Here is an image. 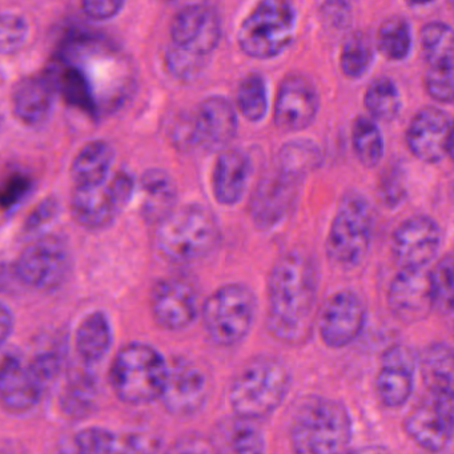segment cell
I'll return each mask as SVG.
<instances>
[{
    "mask_svg": "<svg viewBox=\"0 0 454 454\" xmlns=\"http://www.w3.org/2000/svg\"><path fill=\"white\" fill-rule=\"evenodd\" d=\"M318 272L307 254L288 252L273 264L267 286V329L286 345L305 342L316 323Z\"/></svg>",
    "mask_w": 454,
    "mask_h": 454,
    "instance_id": "1",
    "label": "cell"
},
{
    "mask_svg": "<svg viewBox=\"0 0 454 454\" xmlns=\"http://www.w3.org/2000/svg\"><path fill=\"white\" fill-rule=\"evenodd\" d=\"M352 440V417L340 401L317 395L307 398L292 416L289 441L296 453H342Z\"/></svg>",
    "mask_w": 454,
    "mask_h": 454,
    "instance_id": "2",
    "label": "cell"
},
{
    "mask_svg": "<svg viewBox=\"0 0 454 454\" xmlns=\"http://www.w3.org/2000/svg\"><path fill=\"white\" fill-rule=\"evenodd\" d=\"M222 232L214 212L203 204L176 206L156 223L155 243L164 259L177 264L199 262L219 246Z\"/></svg>",
    "mask_w": 454,
    "mask_h": 454,
    "instance_id": "3",
    "label": "cell"
},
{
    "mask_svg": "<svg viewBox=\"0 0 454 454\" xmlns=\"http://www.w3.org/2000/svg\"><path fill=\"white\" fill-rule=\"evenodd\" d=\"M292 374L280 358L260 356L249 361L232 381L230 406L235 416L243 419H267L288 397Z\"/></svg>",
    "mask_w": 454,
    "mask_h": 454,
    "instance_id": "4",
    "label": "cell"
},
{
    "mask_svg": "<svg viewBox=\"0 0 454 454\" xmlns=\"http://www.w3.org/2000/svg\"><path fill=\"white\" fill-rule=\"evenodd\" d=\"M168 374V363L153 345L129 342L111 366V385L119 400L145 405L160 398Z\"/></svg>",
    "mask_w": 454,
    "mask_h": 454,
    "instance_id": "5",
    "label": "cell"
},
{
    "mask_svg": "<svg viewBox=\"0 0 454 454\" xmlns=\"http://www.w3.org/2000/svg\"><path fill=\"white\" fill-rule=\"evenodd\" d=\"M373 236V211L365 196L347 192L332 219L325 239L329 262L340 270L360 267L368 256Z\"/></svg>",
    "mask_w": 454,
    "mask_h": 454,
    "instance_id": "6",
    "label": "cell"
},
{
    "mask_svg": "<svg viewBox=\"0 0 454 454\" xmlns=\"http://www.w3.org/2000/svg\"><path fill=\"white\" fill-rule=\"evenodd\" d=\"M200 313L204 331L214 344L235 347L254 328L257 297L246 284L227 283L204 300Z\"/></svg>",
    "mask_w": 454,
    "mask_h": 454,
    "instance_id": "7",
    "label": "cell"
},
{
    "mask_svg": "<svg viewBox=\"0 0 454 454\" xmlns=\"http://www.w3.org/2000/svg\"><path fill=\"white\" fill-rule=\"evenodd\" d=\"M296 12L291 0H259L238 31L247 57L268 60L283 54L294 38Z\"/></svg>",
    "mask_w": 454,
    "mask_h": 454,
    "instance_id": "8",
    "label": "cell"
},
{
    "mask_svg": "<svg viewBox=\"0 0 454 454\" xmlns=\"http://www.w3.org/2000/svg\"><path fill=\"white\" fill-rule=\"evenodd\" d=\"M238 129V115L230 100L223 97H208L188 121L176 124L172 140L182 151L198 147L219 151L232 142Z\"/></svg>",
    "mask_w": 454,
    "mask_h": 454,
    "instance_id": "9",
    "label": "cell"
},
{
    "mask_svg": "<svg viewBox=\"0 0 454 454\" xmlns=\"http://www.w3.org/2000/svg\"><path fill=\"white\" fill-rule=\"evenodd\" d=\"M71 257L62 239L42 236L28 244L15 262L17 278L36 291H54L70 272Z\"/></svg>",
    "mask_w": 454,
    "mask_h": 454,
    "instance_id": "10",
    "label": "cell"
},
{
    "mask_svg": "<svg viewBox=\"0 0 454 454\" xmlns=\"http://www.w3.org/2000/svg\"><path fill=\"white\" fill-rule=\"evenodd\" d=\"M403 430L424 450L432 453L446 450L453 440V392H429L425 400L406 414Z\"/></svg>",
    "mask_w": 454,
    "mask_h": 454,
    "instance_id": "11",
    "label": "cell"
},
{
    "mask_svg": "<svg viewBox=\"0 0 454 454\" xmlns=\"http://www.w3.org/2000/svg\"><path fill=\"white\" fill-rule=\"evenodd\" d=\"M368 308L357 292H334L316 316L321 342L329 349H342L353 344L365 329Z\"/></svg>",
    "mask_w": 454,
    "mask_h": 454,
    "instance_id": "12",
    "label": "cell"
},
{
    "mask_svg": "<svg viewBox=\"0 0 454 454\" xmlns=\"http://www.w3.org/2000/svg\"><path fill=\"white\" fill-rule=\"evenodd\" d=\"M302 182L276 167L260 180L249 200L252 224L259 231H272L294 211Z\"/></svg>",
    "mask_w": 454,
    "mask_h": 454,
    "instance_id": "13",
    "label": "cell"
},
{
    "mask_svg": "<svg viewBox=\"0 0 454 454\" xmlns=\"http://www.w3.org/2000/svg\"><path fill=\"white\" fill-rule=\"evenodd\" d=\"M387 307L395 320L414 325L434 309L432 275L427 268H401L387 288Z\"/></svg>",
    "mask_w": 454,
    "mask_h": 454,
    "instance_id": "14",
    "label": "cell"
},
{
    "mask_svg": "<svg viewBox=\"0 0 454 454\" xmlns=\"http://www.w3.org/2000/svg\"><path fill=\"white\" fill-rule=\"evenodd\" d=\"M442 240L437 220L416 215L397 225L390 240V251L401 268H427L437 257Z\"/></svg>",
    "mask_w": 454,
    "mask_h": 454,
    "instance_id": "15",
    "label": "cell"
},
{
    "mask_svg": "<svg viewBox=\"0 0 454 454\" xmlns=\"http://www.w3.org/2000/svg\"><path fill=\"white\" fill-rule=\"evenodd\" d=\"M406 145L414 158L437 164L453 153L450 116L437 107H425L416 114L406 131Z\"/></svg>",
    "mask_w": 454,
    "mask_h": 454,
    "instance_id": "16",
    "label": "cell"
},
{
    "mask_svg": "<svg viewBox=\"0 0 454 454\" xmlns=\"http://www.w3.org/2000/svg\"><path fill=\"white\" fill-rule=\"evenodd\" d=\"M151 310L160 328L167 331L190 328L200 312L198 292L184 278H161L151 292Z\"/></svg>",
    "mask_w": 454,
    "mask_h": 454,
    "instance_id": "17",
    "label": "cell"
},
{
    "mask_svg": "<svg viewBox=\"0 0 454 454\" xmlns=\"http://www.w3.org/2000/svg\"><path fill=\"white\" fill-rule=\"evenodd\" d=\"M208 395V376L200 366L184 358L168 364L166 385L159 398L167 411L174 416H192L203 408Z\"/></svg>",
    "mask_w": 454,
    "mask_h": 454,
    "instance_id": "18",
    "label": "cell"
},
{
    "mask_svg": "<svg viewBox=\"0 0 454 454\" xmlns=\"http://www.w3.org/2000/svg\"><path fill=\"white\" fill-rule=\"evenodd\" d=\"M417 368L419 356L408 345H393L382 353L376 392L385 408L400 409L411 400Z\"/></svg>",
    "mask_w": 454,
    "mask_h": 454,
    "instance_id": "19",
    "label": "cell"
},
{
    "mask_svg": "<svg viewBox=\"0 0 454 454\" xmlns=\"http://www.w3.org/2000/svg\"><path fill=\"white\" fill-rule=\"evenodd\" d=\"M318 108L315 84L305 76L289 75L278 86L273 121L281 131H302L315 121Z\"/></svg>",
    "mask_w": 454,
    "mask_h": 454,
    "instance_id": "20",
    "label": "cell"
},
{
    "mask_svg": "<svg viewBox=\"0 0 454 454\" xmlns=\"http://www.w3.org/2000/svg\"><path fill=\"white\" fill-rule=\"evenodd\" d=\"M222 36L217 12L203 4H191L175 15L171 23L172 46L211 58Z\"/></svg>",
    "mask_w": 454,
    "mask_h": 454,
    "instance_id": "21",
    "label": "cell"
},
{
    "mask_svg": "<svg viewBox=\"0 0 454 454\" xmlns=\"http://www.w3.org/2000/svg\"><path fill=\"white\" fill-rule=\"evenodd\" d=\"M47 387L28 361L17 356L0 360V403L12 413H26L41 403Z\"/></svg>",
    "mask_w": 454,
    "mask_h": 454,
    "instance_id": "22",
    "label": "cell"
},
{
    "mask_svg": "<svg viewBox=\"0 0 454 454\" xmlns=\"http://www.w3.org/2000/svg\"><path fill=\"white\" fill-rule=\"evenodd\" d=\"M51 70L22 79L12 92V110L26 126L36 127L50 118L57 97Z\"/></svg>",
    "mask_w": 454,
    "mask_h": 454,
    "instance_id": "23",
    "label": "cell"
},
{
    "mask_svg": "<svg viewBox=\"0 0 454 454\" xmlns=\"http://www.w3.org/2000/svg\"><path fill=\"white\" fill-rule=\"evenodd\" d=\"M252 161L241 150H224L217 156L212 172V193L219 206H238L246 195Z\"/></svg>",
    "mask_w": 454,
    "mask_h": 454,
    "instance_id": "24",
    "label": "cell"
},
{
    "mask_svg": "<svg viewBox=\"0 0 454 454\" xmlns=\"http://www.w3.org/2000/svg\"><path fill=\"white\" fill-rule=\"evenodd\" d=\"M123 211L110 185L75 187L71 196V214L82 227L98 231L110 227Z\"/></svg>",
    "mask_w": 454,
    "mask_h": 454,
    "instance_id": "25",
    "label": "cell"
},
{
    "mask_svg": "<svg viewBox=\"0 0 454 454\" xmlns=\"http://www.w3.org/2000/svg\"><path fill=\"white\" fill-rule=\"evenodd\" d=\"M209 442L214 451L222 453L260 454L267 450L264 433L256 421L235 414L217 422Z\"/></svg>",
    "mask_w": 454,
    "mask_h": 454,
    "instance_id": "26",
    "label": "cell"
},
{
    "mask_svg": "<svg viewBox=\"0 0 454 454\" xmlns=\"http://www.w3.org/2000/svg\"><path fill=\"white\" fill-rule=\"evenodd\" d=\"M114 344L110 317L102 310L89 313L76 331V352L86 365H97L107 357Z\"/></svg>",
    "mask_w": 454,
    "mask_h": 454,
    "instance_id": "27",
    "label": "cell"
},
{
    "mask_svg": "<svg viewBox=\"0 0 454 454\" xmlns=\"http://www.w3.org/2000/svg\"><path fill=\"white\" fill-rule=\"evenodd\" d=\"M50 70L54 75L58 94L62 95L67 105L79 108L91 118L99 116L94 90L79 66L59 57Z\"/></svg>",
    "mask_w": 454,
    "mask_h": 454,
    "instance_id": "28",
    "label": "cell"
},
{
    "mask_svg": "<svg viewBox=\"0 0 454 454\" xmlns=\"http://www.w3.org/2000/svg\"><path fill=\"white\" fill-rule=\"evenodd\" d=\"M115 161L113 145L105 140H94L82 148L71 166V177L75 187L105 184Z\"/></svg>",
    "mask_w": 454,
    "mask_h": 454,
    "instance_id": "29",
    "label": "cell"
},
{
    "mask_svg": "<svg viewBox=\"0 0 454 454\" xmlns=\"http://www.w3.org/2000/svg\"><path fill=\"white\" fill-rule=\"evenodd\" d=\"M143 193L142 212L148 222H160L177 206V187L168 172L151 168L140 179Z\"/></svg>",
    "mask_w": 454,
    "mask_h": 454,
    "instance_id": "30",
    "label": "cell"
},
{
    "mask_svg": "<svg viewBox=\"0 0 454 454\" xmlns=\"http://www.w3.org/2000/svg\"><path fill=\"white\" fill-rule=\"evenodd\" d=\"M422 380L433 393L453 392V349L446 342L427 345L419 357Z\"/></svg>",
    "mask_w": 454,
    "mask_h": 454,
    "instance_id": "31",
    "label": "cell"
},
{
    "mask_svg": "<svg viewBox=\"0 0 454 454\" xmlns=\"http://www.w3.org/2000/svg\"><path fill=\"white\" fill-rule=\"evenodd\" d=\"M323 164V153L309 140H294L281 147L278 168L292 176L304 180L308 174Z\"/></svg>",
    "mask_w": 454,
    "mask_h": 454,
    "instance_id": "32",
    "label": "cell"
},
{
    "mask_svg": "<svg viewBox=\"0 0 454 454\" xmlns=\"http://www.w3.org/2000/svg\"><path fill=\"white\" fill-rule=\"evenodd\" d=\"M352 145L356 158L365 168H374L384 158V137L372 118L360 116L356 119L352 129Z\"/></svg>",
    "mask_w": 454,
    "mask_h": 454,
    "instance_id": "33",
    "label": "cell"
},
{
    "mask_svg": "<svg viewBox=\"0 0 454 454\" xmlns=\"http://www.w3.org/2000/svg\"><path fill=\"white\" fill-rule=\"evenodd\" d=\"M413 46V36L408 20L395 17L385 20L377 34V49L385 59L392 62L408 58Z\"/></svg>",
    "mask_w": 454,
    "mask_h": 454,
    "instance_id": "34",
    "label": "cell"
},
{
    "mask_svg": "<svg viewBox=\"0 0 454 454\" xmlns=\"http://www.w3.org/2000/svg\"><path fill=\"white\" fill-rule=\"evenodd\" d=\"M364 105L372 119L395 121L401 110V95L390 79L379 78L366 89Z\"/></svg>",
    "mask_w": 454,
    "mask_h": 454,
    "instance_id": "35",
    "label": "cell"
},
{
    "mask_svg": "<svg viewBox=\"0 0 454 454\" xmlns=\"http://www.w3.org/2000/svg\"><path fill=\"white\" fill-rule=\"evenodd\" d=\"M238 108L248 121H262L268 113V89L264 78L259 74H249L238 89Z\"/></svg>",
    "mask_w": 454,
    "mask_h": 454,
    "instance_id": "36",
    "label": "cell"
},
{
    "mask_svg": "<svg viewBox=\"0 0 454 454\" xmlns=\"http://www.w3.org/2000/svg\"><path fill=\"white\" fill-rule=\"evenodd\" d=\"M421 51L427 63L453 60L454 39L450 26L430 22L421 30Z\"/></svg>",
    "mask_w": 454,
    "mask_h": 454,
    "instance_id": "37",
    "label": "cell"
},
{
    "mask_svg": "<svg viewBox=\"0 0 454 454\" xmlns=\"http://www.w3.org/2000/svg\"><path fill=\"white\" fill-rule=\"evenodd\" d=\"M454 262L451 254H445L438 260L437 264L430 270L433 292H434V309L445 316L453 313L454 305Z\"/></svg>",
    "mask_w": 454,
    "mask_h": 454,
    "instance_id": "38",
    "label": "cell"
},
{
    "mask_svg": "<svg viewBox=\"0 0 454 454\" xmlns=\"http://www.w3.org/2000/svg\"><path fill=\"white\" fill-rule=\"evenodd\" d=\"M95 395H97L95 380L89 374L79 376L78 379L71 381L67 389H65V395L62 397L63 411L71 416H86L94 405Z\"/></svg>",
    "mask_w": 454,
    "mask_h": 454,
    "instance_id": "39",
    "label": "cell"
},
{
    "mask_svg": "<svg viewBox=\"0 0 454 454\" xmlns=\"http://www.w3.org/2000/svg\"><path fill=\"white\" fill-rule=\"evenodd\" d=\"M372 63H373V51L364 39L356 36L342 47L340 67L347 78H363L371 68Z\"/></svg>",
    "mask_w": 454,
    "mask_h": 454,
    "instance_id": "40",
    "label": "cell"
},
{
    "mask_svg": "<svg viewBox=\"0 0 454 454\" xmlns=\"http://www.w3.org/2000/svg\"><path fill=\"white\" fill-rule=\"evenodd\" d=\"M453 60L430 63L425 76V89L437 102H453Z\"/></svg>",
    "mask_w": 454,
    "mask_h": 454,
    "instance_id": "41",
    "label": "cell"
},
{
    "mask_svg": "<svg viewBox=\"0 0 454 454\" xmlns=\"http://www.w3.org/2000/svg\"><path fill=\"white\" fill-rule=\"evenodd\" d=\"M167 68L175 78L191 82L198 78L208 65V58L192 54L187 50L171 46L166 55Z\"/></svg>",
    "mask_w": 454,
    "mask_h": 454,
    "instance_id": "42",
    "label": "cell"
},
{
    "mask_svg": "<svg viewBox=\"0 0 454 454\" xmlns=\"http://www.w3.org/2000/svg\"><path fill=\"white\" fill-rule=\"evenodd\" d=\"M30 28L22 17L12 12L0 14V55L20 51L28 39Z\"/></svg>",
    "mask_w": 454,
    "mask_h": 454,
    "instance_id": "43",
    "label": "cell"
},
{
    "mask_svg": "<svg viewBox=\"0 0 454 454\" xmlns=\"http://www.w3.org/2000/svg\"><path fill=\"white\" fill-rule=\"evenodd\" d=\"M119 446L118 435L105 427H84L75 435V448L82 453H113Z\"/></svg>",
    "mask_w": 454,
    "mask_h": 454,
    "instance_id": "44",
    "label": "cell"
},
{
    "mask_svg": "<svg viewBox=\"0 0 454 454\" xmlns=\"http://www.w3.org/2000/svg\"><path fill=\"white\" fill-rule=\"evenodd\" d=\"M124 4L126 0H82V9L90 20L105 22L115 18Z\"/></svg>",
    "mask_w": 454,
    "mask_h": 454,
    "instance_id": "45",
    "label": "cell"
},
{
    "mask_svg": "<svg viewBox=\"0 0 454 454\" xmlns=\"http://www.w3.org/2000/svg\"><path fill=\"white\" fill-rule=\"evenodd\" d=\"M107 183L114 195L118 199L121 208H126L134 198L135 190H137V182H135L134 176L129 172L121 171L107 180Z\"/></svg>",
    "mask_w": 454,
    "mask_h": 454,
    "instance_id": "46",
    "label": "cell"
},
{
    "mask_svg": "<svg viewBox=\"0 0 454 454\" xmlns=\"http://www.w3.org/2000/svg\"><path fill=\"white\" fill-rule=\"evenodd\" d=\"M324 20L334 28H342L348 25L350 7L347 0H325L323 10Z\"/></svg>",
    "mask_w": 454,
    "mask_h": 454,
    "instance_id": "47",
    "label": "cell"
},
{
    "mask_svg": "<svg viewBox=\"0 0 454 454\" xmlns=\"http://www.w3.org/2000/svg\"><path fill=\"white\" fill-rule=\"evenodd\" d=\"M30 188V180L26 179L25 176H15L10 180L9 184L4 188L2 196H0V201L4 206H12L17 203L20 198L25 196Z\"/></svg>",
    "mask_w": 454,
    "mask_h": 454,
    "instance_id": "48",
    "label": "cell"
},
{
    "mask_svg": "<svg viewBox=\"0 0 454 454\" xmlns=\"http://www.w3.org/2000/svg\"><path fill=\"white\" fill-rule=\"evenodd\" d=\"M14 329V313L4 302L0 301V347L7 341Z\"/></svg>",
    "mask_w": 454,
    "mask_h": 454,
    "instance_id": "49",
    "label": "cell"
},
{
    "mask_svg": "<svg viewBox=\"0 0 454 454\" xmlns=\"http://www.w3.org/2000/svg\"><path fill=\"white\" fill-rule=\"evenodd\" d=\"M55 211H57V203L47 200L46 203H43V207L36 209L35 214H33V216L28 219L30 220L28 223H30L31 228L39 227V225L46 223L47 219H50L55 214Z\"/></svg>",
    "mask_w": 454,
    "mask_h": 454,
    "instance_id": "50",
    "label": "cell"
},
{
    "mask_svg": "<svg viewBox=\"0 0 454 454\" xmlns=\"http://www.w3.org/2000/svg\"><path fill=\"white\" fill-rule=\"evenodd\" d=\"M409 6H424V4H432L434 0H405Z\"/></svg>",
    "mask_w": 454,
    "mask_h": 454,
    "instance_id": "51",
    "label": "cell"
},
{
    "mask_svg": "<svg viewBox=\"0 0 454 454\" xmlns=\"http://www.w3.org/2000/svg\"><path fill=\"white\" fill-rule=\"evenodd\" d=\"M166 2H171V0H166Z\"/></svg>",
    "mask_w": 454,
    "mask_h": 454,
    "instance_id": "52",
    "label": "cell"
}]
</instances>
